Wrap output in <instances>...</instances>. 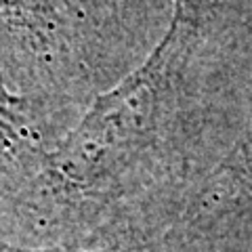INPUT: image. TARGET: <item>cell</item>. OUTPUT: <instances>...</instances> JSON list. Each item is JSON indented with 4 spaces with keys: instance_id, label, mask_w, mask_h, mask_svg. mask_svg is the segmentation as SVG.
<instances>
[{
    "instance_id": "cell-1",
    "label": "cell",
    "mask_w": 252,
    "mask_h": 252,
    "mask_svg": "<svg viewBox=\"0 0 252 252\" xmlns=\"http://www.w3.org/2000/svg\"><path fill=\"white\" fill-rule=\"evenodd\" d=\"M172 30L109 89L89 101L80 120L51 149L28 206L107 208L139 195L160 135Z\"/></svg>"
},
{
    "instance_id": "cell-2",
    "label": "cell",
    "mask_w": 252,
    "mask_h": 252,
    "mask_svg": "<svg viewBox=\"0 0 252 252\" xmlns=\"http://www.w3.org/2000/svg\"><path fill=\"white\" fill-rule=\"evenodd\" d=\"M55 116L0 65V198L26 202L61 132Z\"/></svg>"
},
{
    "instance_id": "cell-3",
    "label": "cell",
    "mask_w": 252,
    "mask_h": 252,
    "mask_svg": "<svg viewBox=\"0 0 252 252\" xmlns=\"http://www.w3.org/2000/svg\"><path fill=\"white\" fill-rule=\"evenodd\" d=\"M0 252H118L116 248H94V250H61V248H44V250H32V248H9V250H0Z\"/></svg>"
}]
</instances>
